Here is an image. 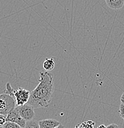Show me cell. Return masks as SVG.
<instances>
[{
    "instance_id": "obj_2",
    "label": "cell",
    "mask_w": 124,
    "mask_h": 128,
    "mask_svg": "<svg viewBox=\"0 0 124 128\" xmlns=\"http://www.w3.org/2000/svg\"><path fill=\"white\" fill-rule=\"evenodd\" d=\"M16 106L14 96L7 93L0 94V114L7 115Z\"/></svg>"
},
{
    "instance_id": "obj_16",
    "label": "cell",
    "mask_w": 124,
    "mask_h": 128,
    "mask_svg": "<svg viewBox=\"0 0 124 128\" xmlns=\"http://www.w3.org/2000/svg\"><path fill=\"white\" fill-rule=\"evenodd\" d=\"M98 128H106V126L104 124H101V125H100Z\"/></svg>"
},
{
    "instance_id": "obj_11",
    "label": "cell",
    "mask_w": 124,
    "mask_h": 128,
    "mask_svg": "<svg viewBox=\"0 0 124 128\" xmlns=\"http://www.w3.org/2000/svg\"><path fill=\"white\" fill-rule=\"evenodd\" d=\"M4 128H20V126L17 123L14 122H12V121H7L6 123L2 126Z\"/></svg>"
},
{
    "instance_id": "obj_10",
    "label": "cell",
    "mask_w": 124,
    "mask_h": 128,
    "mask_svg": "<svg viewBox=\"0 0 124 128\" xmlns=\"http://www.w3.org/2000/svg\"><path fill=\"white\" fill-rule=\"evenodd\" d=\"M25 128H39V122L34 120H31L26 122Z\"/></svg>"
},
{
    "instance_id": "obj_3",
    "label": "cell",
    "mask_w": 124,
    "mask_h": 128,
    "mask_svg": "<svg viewBox=\"0 0 124 128\" xmlns=\"http://www.w3.org/2000/svg\"><path fill=\"white\" fill-rule=\"evenodd\" d=\"M13 96L16 102V105L21 106L28 103L30 98V92L22 88H18L13 92Z\"/></svg>"
},
{
    "instance_id": "obj_4",
    "label": "cell",
    "mask_w": 124,
    "mask_h": 128,
    "mask_svg": "<svg viewBox=\"0 0 124 128\" xmlns=\"http://www.w3.org/2000/svg\"><path fill=\"white\" fill-rule=\"evenodd\" d=\"M17 110L19 113L20 115L26 121H30L34 118L35 116L34 113V107L30 104L26 103L21 106L16 105Z\"/></svg>"
},
{
    "instance_id": "obj_7",
    "label": "cell",
    "mask_w": 124,
    "mask_h": 128,
    "mask_svg": "<svg viewBox=\"0 0 124 128\" xmlns=\"http://www.w3.org/2000/svg\"><path fill=\"white\" fill-rule=\"evenodd\" d=\"M106 4L112 9H121L124 5V0H105Z\"/></svg>"
},
{
    "instance_id": "obj_15",
    "label": "cell",
    "mask_w": 124,
    "mask_h": 128,
    "mask_svg": "<svg viewBox=\"0 0 124 128\" xmlns=\"http://www.w3.org/2000/svg\"><path fill=\"white\" fill-rule=\"evenodd\" d=\"M121 104H124V92L122 94V96L121 97Z\"/></svg>"
},
{
    "instance_id": "obj_5",
    "label": "cell",
    "mask_w": 124,
    "mask_h": 128,
    "mask_svg": "<svg viewBox=\"0 0 124 128\" xmlns=\"http://www.w3.org/2000/svg\"><path fill=\"white\" fill-rule=\"evenodd\" d=\"M6 118H7V121L15 122L17 124L19 125L20 128H25L26 121L20 115L16 106L6 115Z\"/></svg>"
},
{
    "instance_id": "obj_1",
    "label": "cell",
    "mask_w": 124,
    "mask_h": 128,
    "mask_svg": "<svg viewBox=\"0 0 124 128\" xmlns=\"http://www.w3.org/2000/svg\"><path fill=\"white\" fill-rule=\"evenodd\" d=\"M39 82L30 92L28 104L34 108L47 107L51 102L54 91L53 74L47 72H41Z\"/></svg>"
},
{
    "instance_id": "obj_12",
    "label": "cell",
    "mask_w": 124,
    "mask_h": 128,
    "mask_svg": "<svg viewBox=\"0 0 124 128\" xmlns=\"http://www.w3.org/2000/svg\"><path fill=\"white\" fill-rule=\"evenodd\" d=\"M7 118L6 116L4 114H0V128H2V126L7 122Z\"/></svg>"
},
{
    "instance_id": "obj_13",
    "label": "cell",
    "mask_w": 124,
    "mask_h": 128,
    "mask_svg": "<svg viewBox=\"0 0 124 128\" xmlns=\"http://www.w3.org/2000/svg\"><path fill=\"white\" fill-rule=\"evenodd\" d=\"M119 114L121 118L124 120V104H121L119 107Z\"/></svg>"
},
{
    "instance_id": "obj_14",
    "label": "cell",
    "mask_w": 124,
    "mask_h": 128,
    "mask_svg": "<svg viewBox=\"0 0 124 128\" xmlns=\"http://www.w3.org/2000/svg\"><path fill=\"white\" fill-rule=\"evenodd\" d=\"M119 128L118 125L114 123L110 124H109L108 126H106V128Z\"/></svg>"
},
{
    "instance_id": "obj_6",
    "label": "cell",
    "mask_w": 124,
    "mask_h": 128,
    "mask_svg": "<svg viewBox=\"0 0 124 128\" xmlns=\"http://www.w3.org/2000/svg\"><path fill=\"white\" fill-rule=\"evenodd\" d=\"M38 122L39 128H58L60 125L59 121L54 119L42 120Z\"/></svg>"
},
{
    "instance_id": "obj_8",
    "label": "cell",
    "mask_w": 124,
    "mask_h": 128,
    "mask_svg": "<svg viewBox=\"0 0 124 128\" xmlns=\"http://www.w3.org/2000/svg\"><path fill=\"white\" fill-rule=\"evenodd\" d=\"M55 65V58H46L43 63V68L47 72L52 71L54 69Z\"/></svg>"
},
{
    "instance_id": "obj_9",
    "label": "cell",
    "mask_w": 124,
    "mask_h": 128,
    "mask_svg": "<svg viewBox=\"0 0 124 128\" xmlns=\"http://www.w3.org/2000/svg\"><path fill=\"white\" fill-rule=\"evenodd\" d=\"M95 125V122L94 121L89 120V121H85V122H82L81 124L77 125L76 128H93Z\"/></svg>"
}]
</instances>
